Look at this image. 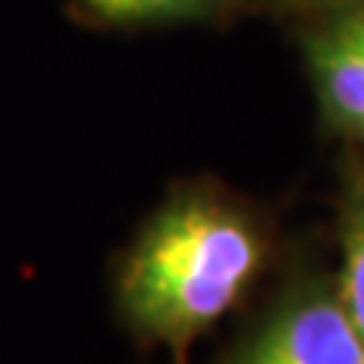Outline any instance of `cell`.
Segmentation results:
<instances>
[{
	"instance_id": "1",
	"label": "cell",
	"mask_w": 364,
	"mask_h": 364,
	"mask_svg": "<svg viewBox=\"0 0 364 364\" xmlns=\"http://www.w3.org/2000/svg\"><path fill=\"white\" fill-rule=\"evenodd\" d=\"M264 237L234 203L182 195L131 249L119 304L140 334L182 349L240 304L264 264Z\"/></svg>"
},
{
	"instance_id": "2",
	"label": "cell",
	"mask_w": 364,
	"mask_h": 364,
	"mask_svg": "<svg viewBox=\"0 0 364 364\" xmlns=\"http://www.w3.org/2000/svg\"><path fill=\"white\" fill-rule=\"evenodd\" d=\"M225 364H364V343L337 286H313L279 306Z\"/></svg>"
},
{
	"instance_id": "3",
	"label": "cell",
	"mask_w": 364,
	"mask_h": 364,
	"mask_svg": "<svg viewBox=\"0 0 364 364\" xmlns=\"http://www.w3.org/2000/svg\"><path fill=\"white\" fill-rule=\"evenodd\" d=\"M306 61L328 122L364 140V6L343 9L310 33Z\"/></svg>"
},
{
	"instance_id": "4",
	"label": "cell",
	"mask_w": 364,
	"mask_h": 364,
	"mask_svg": "<svg viewBox=\"0 0 364 364\" xmlns=\"http://www.w3.org/2000/svg\"><path fill=\"white\" fill-rule=\"evenodd\" d=\"M340 304L355 325L364 343V164H355L346 176L343 210H340Z\"/></svg>"
},
{
	"instance_id": "5",
	"label": "cell",
	"mask_w": 364,
	"mask_h": 364,
	"mask_svg": "<svg viewBox=\"0 0 364 364\" xmlns=\"http://www.w3.org/2000/svg\"><path fill=\"white\" fill-rule=\"evenodd\" d=\"M228 0H82V6L107 25H161V21L207 18Z\"/></svg>"
},
{
	"instance_id": "6",
	"label": "cell",
	"mask_w": 364,
	"mask_h": 364,
	"mask_svg": "<svg viewBox=\"0 0 364 364\" xmlns=\"http://www.w3.org/2000/svg\"><path fill=\"white\" fill-rule=\"evenodd\" d=\"M264 4H273V6H286V9H355V6H364V0H264Z\"/></svg>"
}]
</instances>
